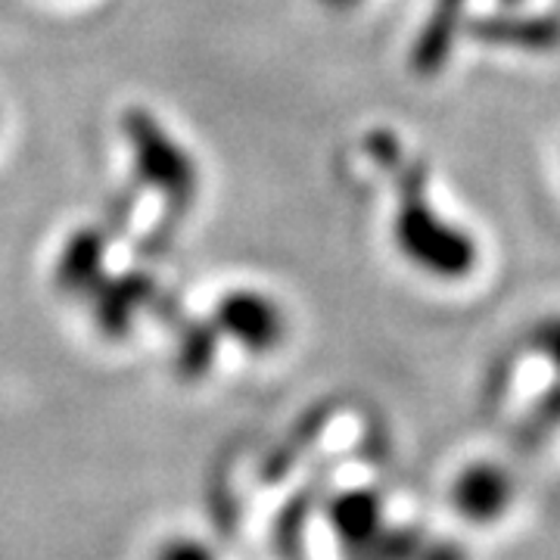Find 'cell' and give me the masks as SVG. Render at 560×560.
Wrapping results in <instances>:
<instances>
[{
    "mask_svg": "<svg viewBox=\"0 0 560 560\" xmlns=\"http://www.w3.org/2000/svg\"><path fill=\"white\" fill-rule=\"evenodd\" d=\"M399 184V212L393 221V241L415 268L436 280L470 278L480 265V246L458 228L442 219L427 200V168L405 156L386 165Z\"/></svg>",
    "mask_w": 560,
    "mask_h": 560,
    "instance_id": "1",
    "label": "cell"
},
{
    "mask_svg": "<svg viewBox=\"0 0 560 560\" xmlns=\"http://www.w3.org/2000/svg\"><path fill=\"white\" fill-rule=\"evenodd\" d=\"M121 128L135 147L138 178L156 187L175 209L190 206L197 197V165L184 153L178 140L143 109H131L121 119Z\"/></svg>",
    "mask_w": 560,
    "mask_h": 560,
    "instance_id": "2",
    "label": "cell"
},
{
    "mask_svg": "<svg viewBox=\"0 0 560 560\" xmlns=\"http://www.w3.org/2000/svg\"><path fill=\"white\" fill-rule=\"evenodd\" d=\"M215 327L256 355L278 349L287 337V318L280 305L259 290L224 293L215 305Z\"/></svg>",
    "mask_w": 560,
    "mask_h": 560,
    "instance_id": "3",
    "label": "cell"
},
{
    "mask_svg": "<svg viewBox=\"0 0 560 560\" xmlns=\"http://www.w3.org/2000/svg\"><path fill=\"white\" fill-rule=\"evenodd\" d=\"M320 514L346 560L361 558L389 523L383 495L371 486H355V489H342L337 495H330L324 501Z\"/></svg>",
    "mask_w": 560,
    "mask_h": 560,
    "instance_id": "4",
    "label": "cell"
},
{
    "mask_svg": "<svg viewBox=\"0 0 560 560\" xmlns=\"http://www.w3.org/2000/svg\"><path fill=\"white\" fill-rule=\"evenodd\" d=\"M514 501L511 474L492 460H474L452 482V504L460 517L477 526L501 521Z\"/></svg>",
    "mask_w": 560,
    "mask_h": 560,
    "instance_id": "5",
    "label": "cell"
},
{
    "mask_svg": "<svg viewBox=\"0 0 560 560\" xmlns=\"http://www.w3.org/2000/svg\"><path fill=\"white\" fill-rule=\"evenodd\" d=\"M470 25V35L489 47H511L523 54H555L560 50V20L551 13H489L477 16Z\"/></svg>",
    "mask_w": 560,
    "mask_h": 560,
    "instance_id": "6",
    "label": "cell"
},
{
    "mask_svg": "<svg viewBox=\"0 0 560 560\" xmlns=\"http://www.w3.org/2000/svg\"><path fill=\"white\" fill-rule=\"evenodd\" d=\"M467 25V0H433V10L420 28L415 50H411V66L420 75H436L448 62L455 40Z\"/></svg>",
    "mask_w": 560,
    "mask_h": 560,
    "instance_id": "7",
    "label": "cell"
},
{
    "mask_svg": "<svg viewBox=\"0 0 560 560\" xmlns=\"http://www.w3.org/2000/svg\"><path fill=\"white\" fill-rule=\"evenodd\" d=\"M103 246H106V241L94 228H84V231L69 237L60 265H57V280L66 293H88L101 283Z\"/></svg>",
    "mask_w": 560,
    "mask_h": 560,
    "instance_id": "8",
    "label": "cell"
},
{
    "mask_svg": "<svg viewBox=\"0 0 560 560\" xmlns=\"http://www.w3.org/2000/svg\"><path fill=\"white\" fill-rule=\"evenodd\" d=\"M150 283L143 278H125L109 283L97 300V320L109 337H121L128 330V320L140 302L150 296Z\"/></svg>",
    "mask_w": 560,
    "mask_h": 560,
    "instance_id": "9",
    "label": "cell"
},
{
    "mask_svg": "<svg viewBox=\"0 0 560 560\" xmlns=\"http://www.w3.org/2000/svg\"><path fill=\"white\" fill-rule=\"evenodd\" d=\"M212 352H215V340H212V330L209 327H190L184 334L178 349V371L180 377H202V371L209 368L212 361Z\"/></svg>",
    "mask_w": 560,
    "mask_h": 560,
    "instance_id": "10",
    "label": "cell"
},
{
    "mask_svg": "<svg viewBox=\"0 0 560 560\" xmlns=\"http://www.w3.org/2000/svg\"><path fill=\"white\" fill-rule=\"evenodd\" d=\"M560 430V374L558 381L551 383L548 389H541L539 399L533 401L529 418H526V433L533 440H545L555 436Z\"/></svg>",
    "mask_w": 560,
    "mask_h": 560,
    "instance_id": "11",
    "label": "cell"
},
{
    "mask_svg": "<svg viewBox=\"0 0 560 560\" xmlns=\"http://www.w3.org/2000/svg\"><path fill=\"white\" fill-rule=\"evenodd\" d=\"M529 349L560 374V315L541 318L529 334Z\"/></svg>",
    "mask_w": 560,
    "mask_h": 560,
    "instance_id": "12",
    "label": "cell"
},
{
    "mask_svg": "<svg viewBox=\"0 0 560 560\" xmlns=\"http://www.w3.org/2000/svg\"><path fill=\"white\" fill-rule=\"evenodd\" d=\"M153 560H219V555H215L202 539H194V536H175V539L162 541L160 551L153 555Z\"/></svg>",
    "mask_w": 560,
    "mask_h": 560,
    "instance_id": "13",
    "label": "cell"
},
{
    "mask_svg": "<svg viewBox=\"0 0 560 560\" xmlns=\"http://www.w3.org/2000/svg\"><path fill=\"white\" fill-rule=\"evenodd\" d=\"M415 560H470L467 548L455 539H423Z\"/></svg>",
    "mask_w": 560,
    "mask_h": 560,
    "instance_id": "14",
    "label": "cell"
},
{
    "mask_svg": "<svg viewBox=\"0 0 560 560\" xmlns=\"http://www.w3.org/2000/svg\"><path fill=\"white\" fill-rule=\"evenodd\" d=\"M330 7H352V3H359V0H327Z\"/></svg>",
    "mask_w": 560,
    "mask_h": 560,
    "instance_id": "15",
    "label": "cell"
},
{
    "mask_svg": "<svg viewBox=\"0 0 560 560\" xmlns=\"http://www.w3.org/2000/svg\"><path fill=\"white\" fill-rule=\"evenodd\" d=\"M501 3H508V7H517V3H523V0H501Z\"/></svg>",
    "mask_w": 560,
    "mask_h": 560,
    "instance_id": "16",
    "label": "cell"
}]
</instances>
